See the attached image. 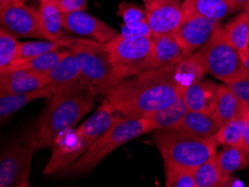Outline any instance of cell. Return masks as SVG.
<instances>
[{"mask_svg": "<svg viewBox=\"0 0 249 187\" xmlns=\"http://www.w3.org/2000/svg\"><path fill=\"white\" fill-rule=\"evenodd\" d=\"M175 65L128 76L106 93V100L127 118H145L167 107L185 91L174 76Z\"/></svg>", "mask_w": 249, "mask_h": 187, "instance_id": "cell-1", "label": "cell"}, {"mask_svg": "<svg viewBox=\"0 0 249 187\" xmlns=\"http://www.w3.org/2000/svg\"><path fill=\"white\" fill-rule=\"evenodd\" d=\"M97 94L81 82L50 95V101L36 124L38 149L51 148L64 130L74 128L92 110Z\"/></svg>", "mask_w": 249, "mask_h": 187, "instance_id": "cell-2", "label": "cell"}, {"mask_svg": "<svg viewBox=\"0 0 249 187\" xmlns=\"http://www.w3.org/2000/svg\"><path fill=\"white\" fill-rule=\"evenodd\" d=\"M64 45L75 55L82 80L97 95H106L109 90L126 79L105 43L71 36L64 40Z\"/></svg>", "mask_w": 249, "mask_h": 187, "instance_id": "cell-3", "label": "cell"}, {"mask_svg": "<svg viewBox=\"0 0 249 187\" xmlns=\"http://www.w3.org/2000/svg\"><path fill=\"white\" fill-rule=\"evenodd\" d=\"M154 130L155 127L147 119L120 116L97 140H94L78 160L62 170L60 175L76 176L88 173L94 170L113 150Z\"/></svg>", "mask_w": 249, "mask_h": 187, "instance_id": "cell-4", "label": "cell"}, {"mask_svg": "<svg viewBox=\"0 0 249 187\" xmlns=\"http://www.w3.org/2000/svg\"><path fill=\"white\" fill-rule=\"evenodd\" d=\"M152 134L164 165L192 171L215 153L217 148L212 138L199 137L178 128L156 129Z\"/></svg>", "mask_w": 249, "mask_h": 187, "instance_id": "cell-5", "label": "cell"}, {"mask_svg": "<svg viewBox=\"0 0 249 187\" xmlns=\"http://www.w3.org/2000/svg\"><path fill=\"white\" fill-rule=\"evenodd\" d=\"M206 73L223 84L231 83L247 74L243 57L227 37L225 29L219 25L206 43L194 53Z\"/></svg>", "mask_w": 249, "mask_h": 187, "instance_id": "cell-6", "label": "cell"}, {"mask_svg": "<svg viewBox=\"0 0 249 187\" xmlns=\"http://www.w3.org/2000/svg\"><path fill=\"white\" fill-rule=\"evenodd\" d=\"M36 149H38L36 127L31 126L0 150V187L29 186Z\"/></svg>", "mask_w": 249, "mask_h": 187, "instance_id": "cell-7", "label": "cell"}, {"mask_svg": "<svg viewBox=\"0 0 249 187\" xmlns=\"http://www.w3.org/2000/svg\"><path fill=\"white\" fill-rule=\"evenodd\" d=\"M106 46L124 78L155 68L154 37L124 38L117 35Z\"/></svg>", "mask_w": 249, "mask_h": 187, "instance_id": "cell-8", "label": "cell"}, {"mask_svg": "<svg viewBox=\"0 0 249 187\" xmlns=\"http://www.w3.org/2000/svg\"><path fill=\"white\" fill-rule=\"evenodd\" d=\"M0 27L16 38L49 39L42 27L38 10L27 6L21 0H13L0 13Z\"/></svg>", "mask_w": 249, "mask_h": 187, "instance_id": "cell-9", "label": "cell"}, {"mask_svg": "<svg viewBox=\"0 0 249 187\" xmlns=\"http://www.w3.org/2000/svg\"><path fill=\"white\" fill-rule=\"evenodd\" d=\"M51 148L52 156L43 170V174L47 176L60 174L78 160L87 150L76 128H71L61 133Z\"/></svg>", "mask_w": 249, "mask_h": 187, "instance_id": "cell-10", "label": "cell"}, {"mask_svg": "<svg viewBox=\"0 0 249 187\" xmlns=\"http://www.w3.org/2000/svg\"><path fill=\"white\" fill-rule=\"evenodd\" d=\"M145 12L153 36L175 34L185 20L178 0H155L145 3Z\"/></svg>", "mask_w": 249, "mask_h": 187, "instance_id": "cell-11", "label": "cell"}, {"mask_svg": "<svg viewBox=\"0 0 249 187\" xmlns=\"http://www.w3.org/2000/svg\"><path fill=\"white\" fill-rule=\"evenodd\" d=\"M63 25L71 34L105 44L118 35L116 29L84 10L63 13Z\"/></svg>", "mask_w": 249, "mask_h": 187, "instance_id": "cell-12", "label": "cell"}, {"mask_svg": "<svg viewBox=\"0 0 249 187\" xmlns=\"http://www.w3.org/2000/svg\"><path fill=\"white\" fill-rule=\"evenodd\" d=\"M49 85L46 74L24 68H9L0 72V93L26 94Z\"/></svg>", "mask_w": 249, "mask_h": 187, "instance_id": "cell-13", "label": "cell"}, {"mask_svg": "<svg viewBox=\"0 0 249 187\" xmlns=\"http://www.w3.org/2000/svg\"><path fill=\"white\" fill-rule=\"evenodd\" d=\"M220 21L204 17H193L185 19L175 33L177 39L186 52L193 54L210 38Z\"/></svg>", "mask_w": 249, "mask_h": 187, "instance_id": "cell-14", "label": "cell"}, {"mask_svg": "<svg viewBox=\"0 0 249 187\" xmlns=\"http://www.w3.org/2000/svg\"><path fill=\"white\" fill-rule=\"evenodd\" d=\"M184 18L204 17L222 20L230 15L243 10V7L232 0H184L182 2Z\"/></svg>", "mask_w": 249, "mask_h": 187, "instance_id": "cell-15", "label": "cell"}, {"mask_svg": "<svg viewBox=\"0 0 249 187\" xmlns=\"http://www.w3.org/2000/svg\"><path fill=\"white\" fill-rule=\"evenodd\" d=\"M120 116L122 115H119L105 99L97 111L89 119L80 124V127L76 128L84 147L87 149L89 148L94 140H97Z\"/></svg>", "mask_w": 249, "mask_h": 187, "instance_id": "cell-16", "label": "cell"}, {"mask_svg": "<svg viewBox=\"0 0 249 187\" xmlns=\"http://www.w3.org/2000/svg\"><path fill=\"white\" fill-rule=\"evenodd\" d=\"M219 97V85L210 80H200L183 92L185 103L191 111L212 115Z\"/></svg>", "mask_w": 249, "mask_h": 187, "instance_id": "cell-17", "label": "cell"}, {"mask_svg": "<svg viewBox=\"0 0 249 187\" xmlns=\"http://www.w3.org/2000/svg\"><path fill=\"white\" fill-rule=\"evenodd\" d=\"M49 79V89L51 94L58 91L69 89L73 85L84 82L80 72L79 62L72 51H68L65 56L56 64L52 71L46 74Z\"/></svg>", "mask_w": 249, "mask_h": 187, "instance_id": "cell-18", "label": "cell"}, {"mask_svg": "<svg viewBox=\"0 0 249 187\" xmlns=\"http://www.w3.org/2000/svg\"><path fill=\"white\" fill-rule=\"evenodd\" d=\"M39 18H41L42 27L50 40L63 43L64 40L71 37L69 32L63 25V13L58 7L57 2L42 1L39 2ZM65 46V45H64Z\"/></svg>", "mask_w": 249, "mask_h": 187, "instance_id": "cell-19", "label": "cell"}, {"mask_svg": "<svg viewBox=\"0 0 249 187\" xmlns=\"http://www.w3.org/2000/svg\"><path fill=\"white\" fill-rule=\"evenodd\" d=\"M154 37V58L155 67L175 65L189 55V52L183 49L177 39L175 34L159 35Z\"/></svg>", "mask_w": 249, "mask_h": 187, "instance_id": "cell-20", "label": "cell"}, {"mask_svg": "<svg viewBox=\"0 0 249 187\" xmlns=\"http://www.w3.org/2000/svg\"><path fill=\"white\" fill-rule=\"evenodd\" d=\"M174 128L189 131L202 138H213L221 126L212 115L188 110L180 122Z\"/></svg>", "mask_w": 249, "mask_h": 187, "instance_id": "cell-21", "label": "cell"}, {"mask_svg": "<svg viewBox=\"0 0 249 187\" xmlns=\"http://www.w3.org/2000/svg\"><path fill=\"white\" fill-rule=\"evenodd\" d=\"M50 95L51 90L49 86L26 94L0 93V124L5 123L7 120L12 118L15 113H17L25 105L35 100H38V99L49 98Z\"/></svg>", "mask_w": 249, "mask_h": 187, "instance_id": "cell-22", "label": "cell"}, {"mask_svg": "<svg viewBox=\"0 0 249 187\" xmlns=\"http://www.w3.org/2000/svg\"><path fill=\"white\" fill-rule=\"evenodd\" d=\"M193 177L196 187H218L230 184V177L223 175L219 167L217 152L193 170Z\"/></svg>", "mask_w": 249, "mask_h": 187, "instance_id": "cell-23", "label": "cell"}, {"mask_svg": "<svg viewBox=\"0 0 249 187\" xmlns=\"http://www.w3.org/2000/svg\"><path fill=\"white\" fill-rule=\"evenodd\" d=\"M188 110V105H186L182 94L173 103L151 113V115L145 117V119L151 121L154 127H155V130L168 129V128H174L177 126Z\"/></svg>", "mask_w": 249, "mask_h": 187, "instance_id": "cell-24", "label": "cell"}, {"mask_svg": "<svg viewBox=\"0 0 249 187\" xmlns=\"http://www.w3.org/2000/svg\"><path fill=\"white\" fill-rule=\"evenodd\" d=\"M217 159L222 174L230 177L235 171L248 166L249 152L241 145L225 146V148L217 153Z\"/></svg>", "mask_w": 249, "mask_h": 187, "instance_id": "cell-25", "label": "cell"}, {"mask_svg": "<svg viewBox=\"0 0 249 187\" xmlns=\"http://www.w3.org/2000/svg\"><path fill=\"white\" fill-rule=\"evenodd\" d=\"M245 127H246V115L244 105L241 104L239 115L228 122L222 124L217 134L213 136V140L217 145L233 146L240 145L244 137Z\"/></svg>", "mask_w": 249, "mask_h": 187, "instance_id": "cell-26", "label": "cell"}, {"mask_svg": "<svg viewBox=\"0 0 249 187\" xmlns=\"http://www.w3.org/2000/svg\"><path fill=\"white\" fill-rule=\"evenodd\" d=\"M223 29L227 37L243 56L249 43V16L247 13L243 10L233 17Z\"/></svg>", "mask_w": 249, "mask_h": 187, "instance_id": "cell-27", "label": "cell"}, {"mask_svg": "<svg viewBox=\"0 0 249 187\" xmlns=\"http://www.w3.org/2000/svg\"><path fill=\"white\" fill-rule=\"evenodd\" d=\"M241 109V103L239 100L232 94L226 84L219 85V97L212 116L222 126L231 119L239 115Z\"/></svg>", "mask_w": 249, "mask_h": 187, "instance_id": "cell-28", "label": "cell"}, {"mask_svg": "<svg viewBox=\"0 0 249 187\" xmlns=\"http://www.w3.org/2000/svg\"><path fill=\"white\" fill-rule=\"evenodd\" d=\"M204 75L206 71L194 53L183 58L174 68L175 79L185 89L202 80Z\"/></svg>", "mask_w": 249, "mask_h": 187, "instance_id": "cell-29", "label": "cell"}, {"mask_svg": "<svg viewBox=\"0 0 249 187\" xmlns=\"http://www.w3.org/2000/svg\"><path fill=\"white\" fill-rule=\"evenodd\" d=\"M68 51L69 49L52 51V52L38 55V56L29 58V60L26 61L16 62V63H14L10 68H24L28 69V71L41 73V74H47V73L52 71V69L56 67L58 62L65 56Z\"/></svg>", "mask_w": 249, "mask_h": 187, "instance_id": "cell-30", "label": "cell"}, {"mask_svg": "<svg viewBox=\"0 0 249 187\" xmlns=\"http://www.w3.org/2000/svg\"><path fill=\"white\" fill-rule=\"evenodd\" d=\"M67 49L63 43L55 42V40L49 39H39L35 42H18L17 45V55L16 62L26 61L38 55L52 52V51Z\"/></svg>", "mask_w": 249, "mask_h": 187, "instance_id": "cell-31", "label": "cell"}, {"mask_svg": "<svg viewBox=\"0 0 249 187\" xmlns=\"http://www.w3.org/2000/svg\"><path fill=\"white\" fill-rule=\"evenodd\" d=\"M17 38L0 27V72L9 68L16 61Z\"/></svg>", "mask_w": 249, "mask_h": 187, "instance_id": "cell-32", "label": "cell"}, {"mask_svg": "<svg viewBox=\"0 0 249 187\" xmlns=\"http://www.w3.org/2000/svg\"><path fill=\"white\" fill-rule=\"evenodd\" d=\"M165 170V185L167 187H196L193 171L184 168L164 165Z\"/></svg>", "mask_w": 249, "mask_h": 187, "instance_id": "cell-33", "label": "cell"}, {"mask_svg": "<svg viewBox=\"0 0 249 187\" xmlns=\"http://www.w3.org/2000/svg\"><path fill=\"white\" fill-rule=\"evenodd\" d=\"M117 15L122 17L124 24L126 25L144 23V21H146L145 8H142L138 5L128 1H123L119 3Z\"/></svg>", "mask_w": 249, "mask_h": 187, "instance_id": "cell-34", "label": "cell"}, {"mask_svg": "<svg viewBox=\"0 0 249 187\" xmlns=\"http://www.w3.org/2000/svg\"><path fill=\"white\" fill-rule=\"evenodd\" d=\"M118 35L120 37H124V38H142V37H151V36H153L147 21L138 23V24H131V25L123 24Z\"/></svg>", "mask_w": 249, "mask_h": 187, "instance_id": "cell-35", "label": "cell"}, {"mask_svg": "<svg viewBox=\"0 0 249 187\" xmlns=\"http://www.w3.org/2000/svg\"><path fill=\"white\" fill-rule=\"evenodd\" d=\"M232 94L239 100L241 104L249 107V73L243 78L233 81L231 83L226 84Z\"/></svg>", "mask_w": 249, "mask_h": 187, "instance_id": "cell-36", "label": "cell"}, {"mask_svg": "<svg viewBox=\"0 0 249 187\" xmlns=\"http://www.w3.org/2000/svg\"><path fill=\"white\" fill-rule=\"evenodd\" d=\"M88 0H58L57 5L62 13L76 12V10H86Z\"/></svg>", "mask_w": 249, "mask_h": 187, "instance_id": "cell-37", "label": "cell"}, {"mask_svg": "<svg viewBox=\"0 0 249 187\" xmlns=\"http://www.w3.org/2000/svg\"><path fill=\"white\" fill-rule=\"evenodd\" d=\"M244 109H245V115H246V127H245L244 137L240 145L249 152V107L248 105H244Z\"/></svg>", "mask_w": 249, "mask_h": 187, "instance_id": "cell-38", "label": "cell"}, {"mask_svg": "<svg viewBox=\"0 0 249 187\" xmlns=\"http://www.w3.org/2000/svg\"><path fill=\"white\" fill-rule=\"evenodd\" d=\"M12 1L13 0H0V13H1Z\"/></svg>", "mask_w": 249, "mask_h": 187, "instance_id": "cell-39", "label": "cell"}, {"mask_svg": "<svg viewBox=\"0 0 249 187\" xmlns=\"http://www.w3.org/2000/svg\"><path fill=\"white\" fill-rule=\"evenodd\" d=\"M232 1L237 2L238 5H240L241 7H243V10H244L245 7H246L248 3H249V0H232Z\"/></svg>", "mask_w": 249, "mask_h": 187, "instance_id": "cell-40", "label": "cell"}, {"mask_svg": "<svg viewBox=\"0 0 249 187\" xmlns=\"http://www.w3.org/2000/svg\"><path fill=\"white\" fill-rule=\"evenodd\" d=\"M243 61H244V65H245V68H246L247 72L249 73V54H248V55H246V56H244V57H243Z\"/></svg>", "mask_w": 249, "mask_h": 187, "instance_id": "cell-41", "label": "cell"}, {"mask_svg": "<svg viewBox=\"0 0 249 187\" xmlns=\"http://www.w3.org/2000/svg\"><path fill=\"white\" fill-rule=\"evenodd\" d=\"M244 10H245V12L247 13V15H248V16H249V3H248V5H247L246 7H245Z\"/></svg>", "mask_w": 249, "mask_h": 187, "instance_id": "cell-42", "label": "cell"}, {"mask_svg": "<svg viewBox=\"0 0 249 187\" xmlns=\"http://www.w3.org/2000/svg\"><path fill=\"white\" fill-rule=\"evenodd\" d=\"M153 1H155V0H142L144 5H145V3H149V2H153Z\"/></svg>", "mask_w": 249, "mask_h": 187, "instance_id": "cell-43", "label": "cell"}, {"mask_svg": "<svg viewBox=\"0 0 249 187\" xmlns=\"http://www.w3.org/2000/svg\"><path fill=\"white\" fill-rule=\"evenodd\" d=\"M42 1H54V2H57L58 0H39V2H42Z\"/></svg>", "mask_w": 249, "mask_h": 187, "instance_id": "cell-44", "label": "cell"}]
</instances>
